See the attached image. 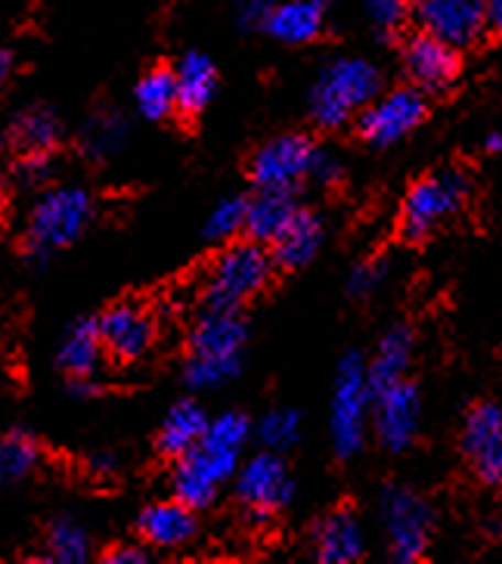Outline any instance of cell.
Wrapping results in <instances>:
<instances>
[{
  "instance_id": "obj_1",
  "label": "cell",
  "mask_w": 502,
  "mask_h": 564,
  "mask_svg": "<svg viewBox=\"0 0 502 564\" xmlns=\"http://www.w3.org/2000/svg\"><path fill=\"white\" fill-rule=\"evenodd\" d=\"M249 441V419L242 413L218 415L208 432L199 441V447H193L186 456H181V465L174 468V497L193 506L205 509L211 506V499L218 497V487L239 465L242 447Z\"/></svg>"
},
{
  "instance_id": "obj_2",
  "label": "cell",
  "mask_w": 502,
  "mask_h": 564,
  "mask_svg": "<svg viewBox=\"0 0 502 564\" xmlns=\"http://www.w3.org/2000/svg\"><path fill=\"white\" fill-rule=\"evenodd\" d=\"M245 323L239 311L227 307H205L189 335V360H186V382L193 388H218L230 382L245 348Z\"/></svg>"
},
{
  "instance_id": "obj_3",
  "label": "cell",
  "mask_w": 502,
  "mask_h": 564,
  "mask_svg": "<svg viewBox=\"0 0 502 564\" xmlns=\"http://www.w3.org/2000/svg\"><path fill=\"white\" fill-rule=\"evenodd\" d=\"M94 202L87 189L78 186H56L34 202L29 230H25V251L32 264H44L53 251L72 246L90 224Z\"/></svg>"
},
{
  "instance_id": "obj_4",
  "label": "cell",
  "mask_w": 502,
  "mask_h": 564,
  "mask_svg": "<svg viewBox=\"0 0 502 564\" xmlns=\"http://www.w3.org/2000/svg\"><path fill=\"white\" fill-rule=\"evenodd\" d=\"M379 72L367 59H335L323 68L310 90V118L319 128H338L375 100Z\"/></svg>"
},
{
  "instance_id": "obj_5",
  "label": "cell",
  "mask_w": 502,
  "mask_h": 564,
  "mask_svg": "<svg viewBox=\"0 0 502 564\" xmlns=\"http://www.w3.org/2000/svg\"><path fill=\"white\" fill-rule=\"evenodd\" d=\"M273 254L264 242H233L220 251L208 267L205 276V307H227L239 311L249 299H254L270 280Z\"/></svg>"
},
{
  "instance_id": "obj_6",
  "label": "cell",
  "mask_w": 502,
  "mask_h": 564,
  "mask_svg": "<svg viewBox=\"0 0 502 564\" xmlns=\"http://www.w3.org/2000/svg\"><path fill=\"white\" fill-rule=\"evenodd\" d=\"M372 403L375 388L369 382V364L360 354H348L338 366L332 398V441L338 456L360 453L372 419Z\"/></svg>"
},
{
  "instance_id": "obj_7",
  "label": "cell",
  "mask_w": 502,
  "mask_h": 564,
  "mask_svg": "<svg viewBox=\"0 0 502 564\" xmlns=\"http://www.w3.org/2000/svg\"><path fill=\"white\" fill-rule=\"evenodd\" d=\"M469 196V181L459 171H437L410 186L401 205V232L410 242L428 239L450 220Z\"/></svg>"
},
{
  "instance_id": "obj_8",
  "label": "cell",
  "mask_w": 502,
  "mask_h": 564,
  "mask_svg": "<svg viewBox=\"0 0 502 564\" xmlns=\"http://www.w3.org/2000/svg\"><path fill=\"white\" fill-rule=\"evenodd\" d=\"M382 518L391 536V555L397 562H418L428 549L432 509L406 487H388L382 494Z\"/></svg>"
},
{
  "instance_id": "obj_9",
  "label": "cell",
  "mask_w": 502,
  "mask_h": 564,
  "mask_svg": "<svg viewBox=\"0 0 502 564\" xmlns=\"http://www.w3.org/2000/svg\"><path fill=\"white\" fill-rule=\"evenodd\" d=\"M317 147L302 133H285L261 147L251 159V181L258 189H295V183L310 177Z\"/></svg>"
},
{
  "instance_id": "obj_10",
  "label": "cell",
  "mask_w": 502,
  "mask_h": 564,
  "mask_svg": "<svg viewBox=\"0 0 502 564\" xmlns=\"http://www.w3.org/2000/svg\"><path fill=\"white\" fill-rule=\"evenodd\" d=\"M425 118V97L416 87H401L372 100L360 116V137L372 147H391L410 131H416Z\"/></svg>"
},
{
  "instance_id": "obj_11",
  "label": "cell",
  "mask_w": 502,
  "mask_h": 564,
  "mask_svg": "<svg viewBox=\"0 0 502 564\" xmlns=\"http://www.w3.org/2000/svg\"><path fill=\"white\" fill-rule=\"evenodd\" d=\"M236 494L254 518H268L283 509L292 499V475L283 459L276 456V449L258 453L254 459L242 465Z\"/></svg>"
},
{
  "instance_id": "obj_12",
  "label": "cell",
  "mask_w": 502,
  "mask_h": 564,
  "mask_svg": "<svg viewBox=\"0 0 502 564\" xmlns=\"http://www.w3.org/2000/svg\"><path fill=\"white\" fill-rule=\"evenodd\" d=\"M416 17L422 32L462 51L484 34L487 0H418Z\"/></svg>"
},
{
  "instance_id": "obj_13",
  "label": "cell",
  "mask_w": 502,
  "mask_h": 564,
  "mask_svg": "<svg viewBox=\"0 0 502 564\" xmlns=\"http://www.w3.org/2000/svg\"><path fill=\"white\" fill-rule=\"evenodd\" d=\"M418 422H422V403H418V391L413 384L397 382L375 391L372 425H375L382 447L391 453H403L413 447Z\"/></svg>"
},
{
  "instance_id": "obj_14",
  "label": "cell",
  "mask_w": 502,
  "mask_h": 564,
  "mask_svg": "<svg viewBox=\"0 0 502 564\" xmlns=\"http://www.w3.org/2000/svg\"><path fill=\"white\" fill-rule=\"evenodd\" d=\"M462 449L474 475L484 484H502V410L496 403H478L466 415Z\"/></svg>"
},
{
  "instance_id": "obj_15",
  "label": "cell",
  "mask_w": 502,
  "mask_h": 564,
  "mask_svg": "<svg viewBox=\"0 0 502 564\" xmlns=\"http://www.w3.org/2000/svg\"><path fill=\"white\" fill-rule=\"evenodd\" d=\"M403 68L425 90H444L459 78V51L435 34L418 32L403 44Z\"/></svg>"
},
{
  "instance_id": "obj_16",
  "label": "cell",
  "mask_w": 502,
  "mask_h": 564,
  "mask_svg": "<svg viewBox=\"0 0 502 564\" xmlns=\"http://www.w3.org/2000/svg\"><path fill=\"white\" fill-rule=\"evenodd\" d=\"M100 326L102 348L118 360H137L152 348L155 338V323L152 316L137 307V304H116L97 319Z\"/></svg>"
},
{
  "instance_id": "obj_17",
  "label": "cell",
  "mask_w": 502,
  "mask_h": 564,
  "mask_svg": "<svg viewBox=\"0 0 502 564\" xmlns=\"http://www.w3.org/2000/svg\"><path fill=\"white\" fill-rule=\"evenodd\" d=\"M59 118L47 106H25L17 116L7 121V128L0 131V143L7 150L19 155H32V152H51L59 140Z\"/></svg>"
},
{
  "instance_id": "obj_18",
  "label": "cell",
  "mask_w": 502,
  "mask_h": 564,
  "mask_svg": "<svg viewBox=\"0 0 502 564\" xmlns=\"http://www.w3.org/2000/svg\"><path fill=\"white\" fill-rule=\"evenodd\" d=\"M196 509L174 497L171 502H155L140 514L143 540L159 549L186 546L196 536Z\"/></svg>"
},
{
  "instance_id": "obj_19",
  "label": "cell",
  "mask_w": 502,
  "mask_h": 564,
  "mask_svg": "<svg viewBox=\"0 0 502 564\" xmlns=\"http://www.w3.org/2000/svg\"><path fill=\"white\" fill-rule=\"evenodd\" d=\"M298 212L302 208L292 189H258V196L245 208V232L254 242L273 246Z\"/></svg>"
},
{
  "instance_id": "obj_20",
  "label": "cell",
  "mask_w": 502,
  "mask_h": 564,
  "mask_svg": "<svg viewBox=\"0 0 502 564\" xmlns=\"http://www.w3.org/2000/svg\"><path fill=\"white\" fill-rule=\"evenodd\" d=\"M323 22H326V0H283L273 7L264 29L285 44H307L323 32Z\"/></svg>"
},
{
  "instance_id": "obj_21",
  "label": "cell",
  "mask_w": 502,
  "mask_h": 564,
  "mask_svg": "<svg viewBox=\"0 0 502 564\" xmlns=\"http://www.w3.org/2000/svg\"><path fill=\"white\" fill-rule=\"evenodd\" d=\"M102 338L97 319H78L63 338L59 350V366L72 376V382H94V376L100 372Z\"/></svg>"
},
{
  "instance_id": "obj_22",
  "label": "cell",
  "mask_w": 502,
  "mask_h": 564,
  "mask_svg": "<svg viewBox=\"0 0 502 564\" xmlns=\"http://www.w3.org/2000/svg\"><path fill=\"white\" fill-rule=\"evenodd\" d=\"M177 78V109L186 116H199L218 90V68L201 53H186L174 68Z\"/></svg>"
},
{
  "instance_id": "obj_23",
  "label": "cell",
  "mask_w": 502,
  "mask_h": 564,
  "mask_svg": "<svg viewBox=\"0 0 502 564\" xmlns=\"http://www.w3.org/2000/svg\"><path fill=\"white\" fill-rule=\"evenodd\" d=\"M319 242H323L319 217L310 212H298L292 217V224L280 232V239L273 242V261L285 270H298L317 258Z\"/></svg>"
},
{
  "instance_id": "obj_24",
  "label": "cell",
  "mask_w": 502,
  "mask_h": 564,
  "mask_svg": "<svg viewBox=\"0 0 502 564\" xmlns=\"http://www.w3.org/2000/svg\"><path fill=\"white\" fill-rule=\"evenodd\" d=\"M208 415L199 403L193 400H181L177 406H171V413L165 415V425L159 432V449L165 456H186L193 447H199V441L208 432Z\"/></svg>"
},
{
  "instance_id": "obj_25",
  "label": "cell",
  "mask_w": 502,
  "mask_h": 564,
  "mask_svg": "<svg viewBox=\"0 0 502 564\" xmlns=\"http://www.w3.org/2000/svg\"><path fill=\"white\" fill-rule=\"evenodd\" d=\"M317 555L323 562H357L363 555V531L348 509L326 514L317 528Z\"/></svg>"
},
{
  "instance_id": "obj_26",
  "label": "cell",
  "mask_w": 502,
  "mask_h": 564,
  "mask_svg": "<svg viewBox=\"0 0 502 564\" xmlns=\"http://www.w3.org/2000/svg\"><path fill=\"white\" fill-rule=\"evenodd\" d=\"M413 360V333L406 326H394L388 329L385 338L379 341L375 357L369 364V382L375 391H382L388 384L403 382L406 369Z\"/></svg>"
},
{
  "instance_id": "obj_27",
  "label": "cell",
  "mask_w": 502,
  "mask_h": 564,
  "mask_svg": "<svg viewBox=\"0 0 502 564\" xmlns=\"http://www.w3.org/2000/svg\"><path fill=\"white\" fill-rule=\"evenodd\" d=\"M137 109L150 121H162L177 109V78L167 68H152L137 84Z\"/></svg>"
},
{
  "instance_id": "obj_28",
  "label": "cell",
  "mask_w": 502,
  "mask_h": 564,
  "mask_svg": "<svg viewBox=\"0 0 502 564\" xmlns=\"http://www.w3.org/2000/svg\"><path fill=\"white\" fill-rule=\"evenodd\" d=\"M37 441L32 434L13 429L0 437V484H17L25 475H32V468L37 465Z\"/></svg>"
},
{
  "instance_id": "obj_29",
  "label": "cell",
  "mask_w": 502,
  "mask_h": 564,
  "mask_svg": "<svg viewBox=\"0 0 502 564\" xmlns=\"http://www.w3.org/2000/svg\"><path fill=\"white\" fill-rule=\"evenodd\" d=\"M90 552V540L78 521L72 518H59L53 521L51 531H47V558L63 564H78L87 558Z\"/></svg>"
},
{
  "instance_id": "obj_30",
  "label": "cell",
  "mask_w": 502,
  "mask_h": 564,
  "mask_svg": "<svg viewBox=\"0 0 502 564\" xmlns=\"http://www.w3.org/2000/svg\"><path fill=\"white\" fill-rule=\"evenodd\" d=\"M124 133H128V128H124L121 116H100L97 121H90V128L84 131V150L97 155V159H106L121 147Z\"/></svg>"
},
{
  "instance_id": "obj_31",
  "label": "cell",
  "mask_w": 502,
  "mask_h": 564,
  "mask_svg": "<svg viewBox=\"0 0 502 564\" xmlns=\"http://www.w3.org/2000/svg\"><path fill=\"white\" fill-rule=\"evenodd\" d=\"M298 429H302V422H298V413L295 410H273L270 415H264V422H261V441H264V447L268 449H285L292 447L295 441H298Z\"/></svg>"
},
{
  "instance_id": "obj_32",
  "label": "cell",
  "mask_w": 502,
  "mask_h": 564,
  "mask_svg": "<svg viewBox=\"0 0 502 564\" xmlns=\"http://www.w3.org/2000/svg\"><path fill=\"white\" fill-rule=\"evenodd\" d=\"M245 208H249V202L242 199L218 202V208L211 212L208 224H205V236H211V239H230L239 230H245Z\"/></svg>"
},
{
  "instance_id": "obj_33",
  "label": "cell",
  "mask_w": 502,
  "mask_h": 564,
  "mask_svg": "<svg viewBox=\"0 0 502 564\" xmlns=\"http://www.w3.org/2000/svg\"><path fill=\"white\" fill-rule=\"evenodd\" d=\"M388 267L382 261H367V264H357L353 267L351 280H348V289H351V295L357 299H367L372 295L375 289H379V282L385 280Z\"/></svg>"
},
{
  "instance_id": "obj_34",
  "label": "cell",
  "mask_w": 502,
  "mask_h": 564,
  "mask_svg": "<svg viewBox=\"0 0 502 564\" xmlns=\"http://www.w3.org/2000/svg\"><path fill=\"white\" fill-rule=\"evenodd\" d=\"M369 17L382 32H394L406 19V0H369Z\"/></svg>"
},
{
  "instance_id": "obj_35",
  "label": "cell",
  "mask_w": 502,
  "mask_h": 564,
  "mask_svg": "<svg viewBox=\"0 0 502 564\" xmlns=\"http://www.w3.org/2000/svg\"><path fill=\"white\" fill-rule=\"evenodd\" d=\"M17 174H19V181L25 183V186H37V183L47 181V177H51V159H47V152L22 155Z\"/></svg>"
},
{
  "instance_id": "obj_36",
  "label": "cell",
  "mask_w": 502,
  "mask_h": 564,
  "mask_svg": "<svg viewBox=\"0 0 502 564\" xmlns=\"http://www.w3.org/2000/svg\"><path fill=\"white\" fill-rule=\"evenodd\" d=\"M273 0H242L239 3V22L245 29H264L268 25L270 13H273Z\"/></svg>"
},
{
  "instance_id": "obj_37",
  "label": "cell",
  "mask_w": 502,
  "mask_h": 564,
  "mask_svg": "<svg viewBox=\"0 0 502 564\" xmlns=\"http://www.w3.org/2000/svg\"><path fill=\"white\" fill-rule=\"evenodd\" d=\"M338 174H341V167L335 162L329 152H317V159H314V167H310V177L317 183H335L338 181Z\"/></svg>"
},
{
  "instance_id": "obj_38",
  "label": "cell",
  "mask_w": 502,
  "mask_h": 564,
  "mask_svg": "<svg viewBox=\"0 0 502 564\" xmlns=\"http://www.w3.org/2000/svg\"><path fill=\"white\" fill-rule=\"evenodd\" d=\"M106 562L109 564H121V562H146V552L137 546H118L106 552Z\"/></svg>"
},
{
  "instance_id": "obj_39",
  "label": "cell",
  "mask_w": 502,
  "mask_h": 564,
  "mask_svg": "<svg viewBox=\"0 0 502 564\" xmlns=\"http://www.w3.org/2000/svg\"><path fill=\"white\" fill-rule=\"evenodd\" d=\"M487 29L502 34V0H487Z\"/></svg>"
},
{
  "instance_id": "obj_40",
  "label": "cell",
  "mask_w": 502,
  "mask_h": 564,
  "mask_svg": "<svg viewBox=\"0 0 502 564\" xmlns=\"http://www.w3.org/2000/svg\"><path fill=\"white\" fill-rule=\"evenodd\" d=\"M10 68H13V59H10V53L0 51V90H3V84L10 78Z\"/></svg>"
},
{
  "instance_id": "obj_41",
  "label": "cell",
  "mask_w": 502,
  "mask_h": 564,
  "mask_svg": "<svg viewBox=\"0 0 502 564\" xmlns=\"http://www.w3.org/2000/svg\"><path fill=\"white\" fill-rule=\"evenodd\" d=\"M487 150H490V152H502V131L490 133V140H487Z\"/></svg>"
},
{
  "instance_id": "obj_42",
  "label": "cell",
  "mask_w": 502,
  "mask_h": 564,
  "mask_svg": "<svg viewBox=\"0 0 502 564\" xmlns=\"http://www.w3.org/2000/svg\"><path fill=\"white\" fill-rule=\"evenodd\" d=\"M3 217H7V193H3V186H0V224H3Z\"/></svg>"
}]
</instances>
